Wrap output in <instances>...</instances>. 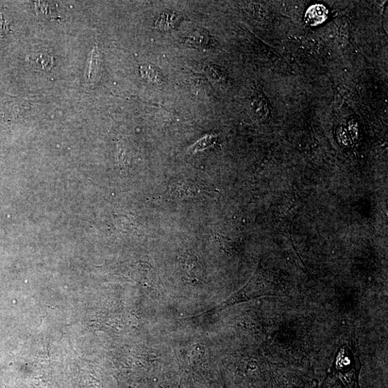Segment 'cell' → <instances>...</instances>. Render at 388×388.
Segmentation results:
<instances>
[{
    "mask_svg": "<svg viewBox=\"0 0 388 388\" xmlns=\"http://www.w3.org/2000/svg\"><path fill=\"white\" fill-rule=\"evenodd\" d=\"M328 10L323 5H314L309 8L305 15L306 22L315 26L322 24L327 19Z\"/></svg>",
    "mask_w": 388,
    "mask_h": 388,
    "instance_id": "7a4b0ae2",
    "label": "cell"
},
{
    "mask_svg": "<svg viewBox=\"0 0 388 388\" xmlns=\"http://www.w3.org/2000/svg\"><path fill=\"white\" fill-rule=\"evenodd\" d=\"M37 9H39L40 15L43 17H47V18L52 19L54 16V6L50 3H38Z\"/></svg>",
    "mask_w": 388,
    "mask_h": 388,
    "instance_id": "52a82bcc",
    "label": "cell"
},
{
    "mask_svg": "<svg viewBox=\"0 0 388 388\" xmlns=\"http://www.w3.org/2000/svg\"><path fill=\"white\" fill-rule=\"evenodd\" d=\"M141 72L144 79L149 83L154 84V85H161L163 83L164 80L162 74L154 65L150 64L141 65Z\"/></svg>",
    "mask_w": 388,
    "mask_h": 388,
    "instance_id": "5b68a950",
    "label": "cell"
},
{
    "mask_svg": "<svg viewBox=\"0 0 388 388\" xmlns=\"http://www.w3.org/2000/svg\"><path fill=\"white\" fill-rule=\"evenodd\" d=\"M207 73L211 78L216 81L221 80L223 79V75L221 73V72L219 71L217 67H215L214 65H210L207 67Z\"/></svg>",
    "mask_w": 388,
    "mask_h": 388,
    "instance_id": "ba28073f",
    "label": "cell"
},
{
    "mask_svg": "<svg viewBox=\"0 0 388 388\" xmlns=\"http://www.w3.org/2000/svg\"><path fill=\"white\" fill-rule=\"evenodd\" d=\"M215 142V138L213 136H207L192 146L190 151L192 153H196V152L204 150L210 147H212Z\"/></svg>",
    "mask_w": 388,
    "mask_h": 388,
    "instance_id": "8992f818",
    "label": "cell"
},
{
    "mask_svg": "<svg viewBox=\"0 0 388 388\" xmlns=\"http://www.w3.org/2000/svg\"><path fill=\"white\" fill-rule=\"evenodd\" d=\"M9 30L8 21L4 19L2 14H0V37L4 36Z\"/></svg>",
    "mask_w": 388,
    "mask_h": 388,
    "instance_id": "9c48e42d",
    "label": "cell"
},
{
    "mask_svg": "<svg viewBox=\"0 0 388 388\" xmlns=\"http://www.w3.org/2000/svg\"><path fill=\"white\" fill-rule=\"evenodd\" d=\"M265 296H281L278 289H274L272 285L261 284L256 280H251L245 288L237 294L232 295L227 300L221 303V306L213 310L221 311L237 303L246 302Z\"/></svg>",
    "mask_w": 388,
    "mask_h": 388,
    "instance_id": "6da1fadb",
    "label": "cell"
},
{
    "mask_svg": "<svg viewBox=\"0 0 388 388\" xmlns=\"http://www.w3.org/2000/svg\"><path fill=\"white\" fill-rule=\"evenodd\" d=\"M185 41L189 44L205 47L210 44L211 37L208 31L203 29H198L190 32L187 37L185 39Z\"/></svg>",
    "mask_w": 388,
    "mask_h": 388,
    "instance_id": "3957f363",
    "label": "cell"
},
{
    "mask_svg": "<svg viewBox=\"0 0 388 388\" xmlns=\"http://www.w3.org/2000/svg\"><path fill=\"white\" fill-rule=\"evenodd\" d=\"M180 19L181 15L177 12H164L159 16V18L156 23V27L159 30H170L177 25Z\"/></svg>",
    "mask_w": 388,
    "mask_h": 388,
    "instance_id": "277c9868",
    "label": "cell"
}]
</instances>
